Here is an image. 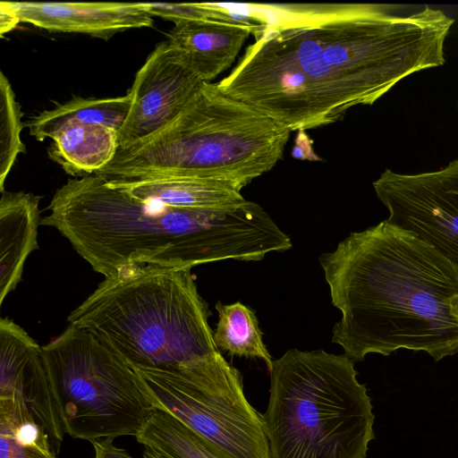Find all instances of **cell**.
Wrapping results in <instances>:
<instances>
[{
    "label": "cell",
    "instance_id": "1",
    "mask_svg": "<svg viewBox=\"0 0 458 458\" xmlns=\"http://www.w3.org/2000/svg\"><path fill=\"white\" fill-rule=\"evenodd\" d=\"M318 260L342 312L332 342L347 357L407 349L438 361L458 353V266L426 242L384 220Z\"/></svg>",
    "mask_w": 458,
    "mask_h": 458
},
{
    "label": "cell",
    "instance_id": "2",
    "mask_svg": "<svg viewBox=\"0 0 458 458\" xmlns=\"http://www.w3.org/2000/svg\"><path fill=\"white\" fill-rule=\"evenodd\" d=\"M395 9L344 4L266 28L292 51L335 123L411 73L445 64L454 19L428 5L411 13Z\"/></svg>",
    "mask_w": 458,
    "mask_h": 458
},
{
    "label": "cell",
    "instance_id": "3",
    "mask_svg": "<svg viewBox=\"0 0 458 458\" xmlns=\"http://www.w3.org/2000/svg\"><path fill=\"white\" fill-rule=\"evenodd\" d=\"M191 269L122 266L71 312L68 322L133 369L182 374L218 364L225 359Z\"/></svg>",
    "mask_w": 458,
    "mask_h": 458
},
{
    "label": "cell",
    "instance_id": "4",
    "mask_svg": "<svg viewBox=\"0 0 458 458\" xmlns=\"http://www.w3.org/2000/svg\"><path fill=\"white\" fill-rule=\"evenodd\" d=\"M41 225L56 229L105 277L128 264L192 268L215 262L223 241L216 208L139 200L97 174L69 179Z\"/></svg>",
    "mask_w": 458,
    "mask_h": 458
},
{
    "label": "cell",
    "instance_id": "5",
    "mask_svg": "<svg viewBox=\"0 0 458 458\" xmlns=\"http://www.w3.org/2000/svg\"><path fill=\"white\" fill-rule=\"evenodd\" d=\"M291 131L203 82L182 111L123 147L97 175L106 181L195 177L243 188L282 159Z\"/></svg>",
    "mask_w": 458,
    "mask_h": 458
},
{
    "label": "cell",
    "instance_id": "6",
    "mask_svg": "<svg viewBox=\"0 0 458 458\" xmlns=\"http://www.w3.org/2000/svg\"><path fill=\"white\" fill-rule=\"evenodd\" d=\"M269 373L270 458H367L375 416L352 359L290 349Z\"/></svg>",
    "mask_w": 458,
    "mask_h": 458
},
{
    "label": "cell",
    "instance_id": "7",
    "mask_svg": "<svg viewBox=\"0 0 458 458\" xmlns=\"http://www.w3.org/2000/svg\"><path fill=\"white\" fill-rule=\"evenodd\" d=\"M42 353L65 433L90 442L139 434L154 406L111 348L69 325Z\"/></svg>",
    "mask_w": 458,
    "mask_h": 458
},
{
    "label": "cell",
    "instance_id": "8",
    "mask_svg": "<svg viewBox=\"0 0 458 458\" xmlns=\"http://www.w3.org/2000/svg\"><path fill=\"white\" fill-rule=\"evenodd\" d=\"M135 370L152 405L179 419L219 458H270L262 414L245 397L241 372L226 360L184 374Z\"/></svg>",
    "mask_w": 458,
    "mask_h": 458
},
{
    "label": "cell",
    "instance_id": "9",
    "mask_svg": "<svg viewBox=\"0 0 458 458\" xmlns=\"http://www.w3.org/2000/svg\"><path fill=\"white\" fill-rule=\"evenodd\" d=\"M254 36L238 64L217 83L219 89L291 131L333 123L292 51L264 25Z\"/></svg>",
    "mask_w": 458,
    "mask_h": 458
},
{
    "label": "cell",
    "instance_id": "10",
    "mask_svg": "<svg viewBox=\"0 0 458 458\" xmlns=\"http://www.w3.org/2000/svg\"><path fill=\"white\" fill-rule=\"evenodd\" d=\"M373 187L389 212L388 224L458 266V159L438 171L416 174L386 169Z\"/></svg>",
    "mask_w": 458,
    "mask_h": 458
},
{
    "label": "cell",
    "instance_id": "11",
    "mask_svg": "<svg viewBox=\"0 0 458 458\" xmlns=\"http://www.w3.org/2000/svg\"><path fill=\"white\" fill-rule=\"evenodd\" d=\"M203 82L180 50L168 41L157 44L128 91L131 103L119 131V147L140 140L173 121Z\"/></svg>",
    "mask_w": 458,
    "mask_h": 458
},
{
    "label": "cell",
    "instance_id": "12",
    "mask_svg": "<svg viewBox=\"0 0 458 458\" xmlns=\"http://www.w3.org/2000/svg\"><path fill=\"white\" fill-rule=\"evenodd\" d=\"M0 399L21 403L59 450L64 428L42 347L12 319H0Z\"/></svg>",
    "mask_w": 458,
    "mask_h": 458
},
{
    "label": "cell",
    "instance_id": "13",
    "mask_svg": "<svg viewBox=\"0 0 458 458\" xmlns=\"http://www.w3.org/2000/svg\"><path fill=\"white\" fill-rule=\"evenodd\" d=\"M21 22L51 32H74L108 39L115 33L151 27L153 17L139 3L5 1Z\"/></svg>",
    "mask_w": 458,
    "mask_h": 458
},
{
    "label": "cell",
    "instance_id": "14",
    "mask_svg": "<svg viewBox=\"0 0 458 458\" xmlns=\"http://www.w3.org/2000/svg\"><path fill=\"white\" fill-rule=\"evenodd\" d=\"M174 24L168 42L185 55L205 82L230 67L249 35L261 27L214 19Z\"/></svg>",
    "mask_w": 458,
    "mask_h": 458
},
{
    "label": "cell",
    "instance_id": "15",
    "mask_svg": "<svg viewBox=\"0 0 458 458\" xmlns=\"http://www.w3.org/2000/svg\"><path fill=\"white\" fill-rule=\"evenodd\" d=\"M41 197L3 191L0 199V304L21 282L25 261L38 249Z\"/></svg>",
    "mask_w": 458,
    "mask_h": 458
},
{
    "label": "cell",
    "instance_id": "16",
    "mask_svg": "<svg viewBox=\"0 0 458 458\" xmlns=\"http://www.w3.org/2000/svg\"><path fill=\"white\" fill-rule=\"evenodd\" d=\"M106 182L133 199L156 201L177 208H221L245 200L241 194L242 188L239 185L212 179L159 177Z\"/></svg>",
    "mask_w": 458,
    "mask_h": 458
},
{
    "label": "cell",
    "instance_id": "17",
    "mask_svg": "<svg viewBox=\"0 0 458 458\" xmlns=\"http://www.w3.org/2000/svg\"><path fill=\"white\" fill-rule=\"evenodd\" d=\"M52 140L49 157L76 177L97 174L114 159L119 148V131L98 123H68Z\"/></svg>",
    "mask_w": 458,
    "mask_h": 458
},
{
    "label": "cell",
    "instance_id": "18",
    "mask_svg": "<svg viewBox=\"0 0 458 458\" xmlns=\"http://www.w3.org/2000/svg\"><path fill=\"white\" fill-rule=\"evenodd\" d=\"M131 103L129 93L108 98L77 97L54 109L32 116L24 124L29 128L30 134L38 141L52 139L68 123H98L119 131L127 117Z\"/></svg>",
    "mask_w": 458,
    "mask_h": 458
},
{
    "label": "cell",
    "instance_id": "19",
    "mask_svg": "<svg viewBox=\"0 0 458 458\" xmlns=\"http://www.w3.org/2000/svg\"><path fill=\"white\" fill-rule=\"evenodd\" d=\"M216 310L218 322L213 335L218 349L230 356L261 359L270 372L273 360L263 343L255 311L240 301L232 304L217 301Z\"/></svg>",
    "mask_w": 458,
    "mask_h": 458
},
{
    "label": "cell",
    "instance_id": "20",
    "mask_svg": "<svg viewBox=\"0 0 458 458\" xmlns=\"http://www.w3.org/2000/svg\"><path fill=\"white\" fill-rule=\"evenodd\" d=\"M46 430L13 399H0V458H55Z\"/></svg>",
    "mask_w": 458,
    "mask_h": 458
},
{
    "label": "cell",
    "instance_id": "21",
    "mask_svg": "<svg viewBox=\"0 0 458 458\" xmlns=\"http://www.w3.org/2000/svg\"><path fill=\"white\" fill-rule=\"evenodd\" d=\"M135 437L162 458H219L188 426L159 408L154 407Z\"/></svg>",
    "mask_w": 458,
    "mask_h": 458
},
{
    "label": "cell",
    "instance_id": "22",
    "mask_svg": "<svg viewBox=\"0 0 458 458\" xmlns=\"http://www.w3.org/2000/svg\"><path fill=\"white\" fill-rule=\"evenodd\" d=\"M22 112L16 100L12 85L0 72V191H4V182L19 154L26 153L21 132L25 124Z\"/></svg>",
    "mask_w": 458,
    "mask_h": 458
},
{
    "label": "cell",
    "instance_id": "23",
    "mask_svg": "<svg viewBox=\"0 0 458 458\" xmlns=\"http://www.w3.org/2000/svg\"><path fill=\"white\" fill-rule=\"evenodd\" d=\"M139 4L152 17L158 16L174 23L182 21L205 19L234 21L227 11L217 7L214 3L170 4L140 2Z\"/></svg>",
    "mask_w": 458,
    "mask_h": 458
},
{
    "label": "cell",
    "instance_id": "24",
    "mask_svg": "<svg viewBox=\"0 0 458 458\" xmlns=\"http://www.w3.org/2000/svg\"><path fill=\"white\" fill-rule=\"evenodd\" d=\"M113 438H101L92 441L95 458H133L124 449L116 447Z\"/></svg>",
    "mask_w": 458,
    "mask_h": 458
},
{
    "label": "cell",
    "instance_id": "25",
    "mask_svg": "<svg viewBox=\"0 0 458 458\" xmlns=\"http://www.w3.org/2000/svg\"><path fill=\"white\" fill-rule=\"evenodd\" d=\"M298 137L295 140L293 156L295 158L318 160V156L313 153L311 141L308 139L304 131H298Z\"/></svg>",
    "mask_w": 458,
    "mask_h": 458
},
{
    "label": "cell",
    "instance_id": "26",
    "mask_svg": "<svg viewBox=\"0 0 458 458\" xmlns=\"http://www.w3.org/2000/svg\"><path fill=\"white\" fill-rule=\"evenodd\" d=\"M21 22L17 15L7 6L5 1L0 3V35L3 37Z\"/></svg>",
    "mask_w": 458,
    "mask_h": 458
},
{
    "label": "cell",
    "instance_id": "27",
    "mask_svg": "<svg viewBox=\"0 0 458 458\" xmlns=\"http://www.w3.org/2000/svg\"><path fill=\"white\" fill-rule=\"evenodd\" d=\"M452 314L458 318V295L451 300Z\"/></svg>",
    "mask_w": 458,
    "mask_h": 458
},
{
    "label": "cell",
    "instance_id": "28",
    "mask_svg": "<svg viewBox=\"0 0 458 458\" xmlns=\"http://www.w3.org/2000/svg\"><path fill=\"white\" fill-rule=\"evenodd\" d=\"M143 458H162L157 454L154 453L153 451L145 448V451L143 453Z\"/></svg>",
    "mask_w": 458,
    "mask_h": 458
}]
</instances>
